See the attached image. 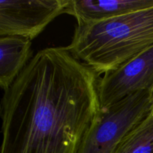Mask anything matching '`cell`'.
Listing matches in <instances>:
<instances>
[{"label":"cell","mask_w":153,"mask_h":153,"mask_svg":"<svg viewBox=\"0 0 153 153\" xmlns=\"http://www.w3.org/2000/svg\"><path fill=\"white\" fill-rule=\"evenodd\" d=\"M98 75L67 47L32 57L1 104V153H78L100 112Z\"/></svg>","instance_id":"cell-1"},{"label":"cell","mask_w":153,"mask_h":153,"mask_svg":"<svg viewBox=\"0 0 153 153\" xmlns=\"http://www.w3.org/2000/svg\"><path fill=\"white\" fill-rule=\"evenodd\" d=\"M153 45V6L117 17L77 24L67 49L97 75L116 70Z\"/></svg>","instance_id":"cell-2"},{"label":"cell","mask_w":153,"mask_h":153,"mask_svg":"<svg viewBox=\"0 0 153 153\" xmlns=\"http://www.w3.org/2000/svg\"><path fill=\"white\" fill-rule=\"evenodd\" d=\"M151 110V91H140L101 108L78 153H114L124 137Z\"/></svg>","instance_id":"cell-3"},{"label":"cell","mask_w":153,"mask_h":153,"mask_svg":"<svg viewBox=\"0 0 153 153\" xmlns=\"http://www.w3.org/2000/svg\"><path fill=\"white\" fill-rule=\"evenodd\" d=\"M70 0H0V37L33 40L58 16Z\"/></svg>","instance_id":"cell-4"},{"label":"cell","mask_w":153,"mask_h":153,"mask_svg":"<svg viewBox=\"0 0 153 153\" xmlns=\"http://www.w3.org/2000/svg\"><path fill=\"white\" fill-rule=\"evenodd\" d=\"M152 90L153 45L99 80L100 107H108L136 93Z\"/></svg>","instance_id":"cell-5"},{"label":"cell","mask_w":153,"mask_h":153,"mask_svg":"<svg viewBox=\"0 0 153 153\" xmlns=\"http://www.w3.org/2000/svg\"><path fill=\"white\" fill-rule=\"evenodd\" d=\"M153 6V0H70L65 13L77 24H86L117 17Z\"/></svg>","instance_id":"cell-6"},{"label":"cell","mask_w":153,"mask_h":153,"mask_svg":"<svg viewBox=\"0 0 153 153\" xmlns=\"http://www.w3.org/2000/svg\"><path fill=\"white\" fill-rule=\"evenodd\" d=\"M31 41L19 36L0 37V86L3 91L12 85L32 58Z\"/></svg>","instance_id":"cell-7"},{"label":"cell","mask_w":153,"mask_h":153,"mask_svg":"<svg viewBox=\"0 0 153 153\" xmlns=\"http://www.w3.org/2000/svg\"><path fill=\"white\" fill-rule=\"evenodd\" d=\"M114 153H153V116L151 114L130 131Z\"/></svg>","instance_id":"cell-8"},{"label":"cell","mask_w":153,"mask_h":153,"mask_svg":"<svg viewBox=\"0 0 153 153\" xmlns=\"http://www.w3.org/2000/svg\"><path fill=\"white\" fill-rule=\"evenodd\" d=\"M151 101H152V110H151V114L153 116V90L151 92Z\"/></svg>","instance_id":"cell-9"}]
</instances>
